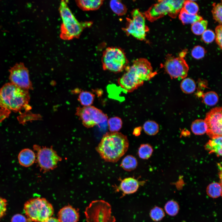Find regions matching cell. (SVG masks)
<instances>
[{
	"label": "cell",
	"mask_w": 222,
	"mask_h": 222,
	"mask_svg": "<svg viewBox=\"0 0 222 222\" xmlns=\"http://www.w3.org/2000/svg\"><path fill=\"white\" fill-rule=\"evenodd\" d=\"M212 16L214 19L221 25L222 22V3H214L212 10Z\"/></svg>",
	"instance_id": "836d02e7"
},
{
	"label": "cell",
	"mask_w": 222,
	"mask_h": 222,
	"mask_svg": "<svg viewBox=\"0 0 222 222\" xmlns=\"http://www.w3.org/2000/svg\"><path fill=\"white\" fill-rule=\"evenodd\" d=\"M110 204L102 200L92 201L84 212L87 222H115Z\"/></svg>",
	"instance_id": "ba28073f"
},
{
	"label": "cell",
	"mask_w": 222,
	"mask_h": 222,
	"mask_svg": "<svg viewBox=\"0 0 222 222\" xmlns=\"http://www.w3.org/2000/svg\"><path fill=\"white\" fill-rule=\"evenodd\" d=\"M27 218L23 215L17 214L14 215L11 220V222H27Z\"/></svg>",
	"instance_id": "ab89813d"
},
{
	"label": "cell",
	"mask_w": 222,
	"mask_h": 222,
	"mask_svg": "<svg viewBox=\"0 0 222 222\" xmlns=\"http://www.w3.org/2000/svg\"><path fill=\"white\" fill-rule=\"evenodd\" d=\"M143 129L145 132L149 135H154L158 132L159 127L158 124L154 121L148 120L143 124Z\"/></svg>",
	"instance_id": "83f0119b"
},
{
	"label": "cell",
	"mask_w": 222,
	"mask_h": 222,
	"mask_svg": "<svg viewBox=\"0 0 222 222\" xmlns=\"http://www.w3.org/2000/svg\"><path fill=\"white\" fill-rule=\"evenodd\" d=\"M131 18H127L126 26L122 30L128 36L131 35L140 41L146 39L149 31L146 24V18L143 13L137 9L131 13Z\"/></svg>",
	"instance_id": "9c48e42d"
},
{
	"label": "cell",
	"mask_w": 222,
	"mask_h": 222,
	"mask_svg": "<svg viewBox=\"0 0 222 222\" xmlns=\"http://www.w3.org/2000/svg\"><path fill=\"white\" fill-rule=\"evenodd\" d=\"M208 24V21L203 19L192 24L191 31L195 35H202L207 30Z\"/></svg>",
	"instance_id": "4316f807"
},
{
	"label": "cell",
	"mask_w": 222,
	"mask_h": 222,
	"mask_svg": "<svg viewBox=\"0 0 222 222\" xmlns=\"http://www.w3.org/2000/svg\"><path fill=\"white\" fill-rule=\"evenodd\" d=\"M59 10L62 19L60 37L63 39L69 40L79 37L84 28L92 24L91 22H79L65 1H61Z\"/></svg>",
	"instance_id": "277c9868"
},
{
	"label": "cell",
	"mask_w": 222,
	"mask_h": 222,
	"mask_svg": "<svg viewBox=\"0 0 222 222\" xmlns=\"http://www.w3.org/2000/svg\"><path fill=\"white\" fill-rule=\"evenodd\" d=\"M215 39L217 43L221 49L222 47V26H218L215 29Z\"/></svg>",
	"instance_id": "74e56055"
},
{
	"label": "cell",
	"mask_w": 222,
	"mask_h": 222,
	"mask_svg": "<svg viewBox=\"0 0 222 222\" xmlns=\"http://www.w3.org/2000/svg\"><path fill=\"white\" fill-rule=\"evenodd\" d=\"M102 0H81L76 1L77 4L82 9L84 10H95L98 9L103 4Z\"/></svg>",
	"instance_id": "d6986e66"
},
{
	"label": "cell",
	"mask_w": 222,
	"mask_h": 222,
	"mask_svg": "<svg viewBox=\"0 0 222 222\" xmlns=\"http://www.w3.org/2000/svg\"><path fill=\"white\" fill-rule=\"evenodd\" d=\"M185 0H159L143 13L146 18L154 22L166 15L175 18L183 8Z\"/></svg>",
	"instance_id": "8992f818"
},
{
	"label": "cell",
	"mask_w": 222,
	"mask_h": 222,
	"mask_svg": "<svg viewBox=\"0 0 222 222\" xmlns=\"http://www.w3.org/2000/svg\"><path fill=\"white\" fill-rule=\"evenodd\" d=\"M145 182L139 181L133 177H127L121 180L118 186H113L115 192H121V198L126 195L134 194L137 191L140 186L143 185Z\"/></svg>",
	"instance_id": "9a60e30c"
},
{
	"label": "cell",
	"mask_w": 222,
	"mask_h": 222,
	"mask_svg": "<svg viewBox=\"0 0 222 222\" xmlns=\"http://www.w3.org/2000/svg\"><path fill=\"white\" fill-rule=\"evenodd\" d=\"M10 72L11 83L24 89H33L28 71L23 63L15 64L10 69Z\"/></svg>",
	"instance_id": "5bb4252c"
},
{
	"label": "cell",
	"mask_w": 222,
	"mask_h": 222,
	"mask_svg": "<svg viewBox=\"0 0 222 222\" xmlns=\"http://www.w3.org/2000/svg\"><path fill=\"white\" fill-rule=\"evenodd\" d=\"M164 208L166 213L168 215L174 216L178 213L179 207L176 202L171 200L169 201L166 204Z\"/></svg>",
	"instance_id": "d6a6232c"
},
{
	"label": "cell",
	"mask_w": 222,
	"mask_h": 222,
	"mask_svg": "<svg viewBox=\"0 0 222 222\" xmlns=\"http://www.w3.org/2000/svg\"><path fill=\"white\" fill-rule=\"evenodd\" d=\"M125 72L119 78V86L128 92H131L142 86L145 81L150 80L156 74L153 72L150 62L141 58L134 60L131 66H128Z\"/></svg>",
	"instance_id": "6da1fadb"
},
{
	"label": "cell",
	"mask_w": 222,
	"mask_h": 222,
	"mask_svg": "<svg viewBox=\"0 0 222 222\" xmlns=\"http://www.w3.org/2000/svg\"><path fill=\"white\" fill-rule=\"evenodd\" d=\"M138 166L136 158L132 155H127L122 160L121 167L126 171H130L135 169Z\"/></svg>",
	"instance_id": "44dd1931"
},
{
	"label": "cell",
	"mask_w": 222,
	"mask_h": 222,
	"mask_svg": "<svg viewBox=\"0 0 222 222\" xmlns=\"http://www.w3.org/2000/svg\"><path fill=\"white\" fill-rule=\"evenodd\" d=\"M150 215L151 218L155 221L161 220L165 216V213L163 209L157 206L151 209Z\"/></svg>",
	"instance_id": "e575fe53"
},
{
	"label": "cell",
	"mask_w": 222,
	"mask_h": 222,
	"mask_svg": "<svg viewBox=\"0 0 222 222\" xmlns=\"http://www.w3.org/2000/svg\"><path fill=\"white\" fill-rule=\"evenodd\" d=\"M7 206L6 200L0 197V218L5 214L7 209Z\"/></svg>",
	"instance_id": "f35d334b"
},
{
	"label": "cell",
	"mask_w": 222,
	"mask_h": 222,
	"mask_svg": "<svg viewBox=\"0 0 222 222\" xmlns=\"http://www.w3.org/2000/svg\"><path fill=\"white\" fill-rule=\"evenodd\" d=\"M76 114L83 125L87 128L103 123L108 118L107 115L102 111L91 105L77 107Z\"/></svg>",
	"instance_id": "8fae6325"
},
{
	"label": "cell",
	"mask_w": 222,
	"mask_h": 222,
	"mask_svg": "<svg viewBox=\"0 0 222 222\" xmlns=\"http://www.w3.org/2000/svg\"><path fill=\"white\" fill-rule=\"evenodd\" d=\"M129 142L127 137L118 132L104 134L96 150L106 162H116L126 152Z\"/></svg>",
	"instance_id": "3957f363"
},
{
	"label": "cell",
	"mask_w": 222,
	"mask_h": 222,
	"mask_svg": "<svg viewBox=\"0 0 222 222\" xmlns=\"http://www.w3.org/2000/svg\"><path fill=\"white\" fill-rule=\"evenodd\" d=\"M215 39V33L210 29H207L202 35V40L206 43H212Z\"/></svg>",
	"instance_id": "8d00e7d4"
},
{
	"label": "cell",
	"mask_w": 222,
	"mask_h": 222,
	"mask_svg": "<svg viewBox=\"0 0 222 222\" xmlns=\"http://www.w3.org/2000/svg\"><path fill=\"white\" fill-rule=\"evenodd\" d=\"M109 6L112 11L118 16L123 15L126 13L127 8L121 1L111 0L109 2Z\"/></svg>",
	"instance_id": "603a6c76"
},
{
	"label": "cell",
	"mask_w": 222,
	"mask_h": 222,
	"mask_svg": "<svg viewBox=\"0 0 222 222\" xmlns=\"http://www.w3.org/2000/svg\"><path fill=\"white\" fill-rule=\"evenodd\" d=\"M222 136L212 138L205 145V150L210 153H215L218 156L222 155Z\"/></svg>",
	"instance_id": "ac0fdd59"
},
{
	"label": "cell",
	"mask_w": 222,
	"mask_h": 222,
	"mask_svg": "<svg viewBox=\"0 0 222 222\" xmlns=\"http://www.w3.org/2000/svg\"><path fill=\"white\" fill-rule=\"evenodd\" d=\"M222 108H213L206 114L204 120L207 127L206 132L211 138L222 136Z\"/></svg>",
	"instance_id": "4fadbf2b"
},
{
	"label": "cell",
	"mask_w": 222,
	"mask_h": 222,
	"mask_svg": "<svg viewBox=\"0 0 222 222\" xmlns=\"http://www.w3.org/2000/svg\"><path fill=\"white\" fill-rule=\"evenodd\" d=\"M179 18L184 24H191L203 19L202 17L197 14H189L183 8L179 13Z\"/></svg>",
	"instance_id": "ffe728a7"
},
{
	"label": "cell",
	"mask_w": 222,
	"mask_h": 222,
	"mask_svg": "<svg viewBox=\"0 0 222 222\" xmlns=\"http://www.w3.org/2000/svg\"><path fill=\"white\" fill-rule=\"evenodd\" d=\"M191 129L192 132L195 134L201 135L206 132L207 127L204 120L198 119L193 122Z\"/></svg>",
	"instance_id": "7402d4cb"
},
{
	"label": "cell",
	"mask_w": 222,
	"mask_h": 222,
	"mask_svg": "<svg viewBox=\"0 0 222 222\" xmlns=\"http://www.w3.org/2000/svg\"><path fill=\"white\" fill-rule=\"evenodd\" d=\"M203 100L206 105L212 106L218 102L219 97L217 93L214 91H209L202 94Z\"/></svg>",
	"instance_id": "f546056e"
},
{
	"label": "cell",
	"mask_w": 222,
	"mask_h": 222,
	"mask_svg": "<svg viewBox=\"0 0 222 222\" xmlns=\"http://www.w3.org/2000/svg\"><path fill=\"white\" fill-rule=\"evenodd\" d=\"M208 195L212 198H217L221 195V184L217 182L209 184L207 188Z\"/></svg>",
	"instance_id": "484cf974"
},
{
	"label": "cell",
	"mask_w": 222,
	"mask_h": 222,
	"mask_svg": "<svg viewBox=\"0 0 222 222\" xmlns=\"http://www.w3.org/2000/svg\"><path fill=\"white\" fill-rule=\"evenodd\" d=\"M205 53L206 51L204 47L200 46H196L192 49L191 54L194 58L200 59L204 57Z\"/></svg>",
	"instance_id": "d590c367"
},
{
	"label": "cell",
	"mask_w": 222,
	"mask_h": 222,
	"mask_svg": "<svg viewBox=\"0 0 222 222\" xmlns=\"http://www.w3.org/2000/svg\"><path fill=\"white\" fill-rule=\"evenodd\" d=\"M163 67L172 79L186 78L189 69L187 64L183 57H175L170 54L166 56Z\"/></svg>",
	"instance_id": "7c38bea8"
},
{
	"label": "cell",
	"mask_w": 222,
	"mask_h": 222,
	"mask_svg": "<svg viewBox=\"0 0 222 222\" xmlns=\"http://www.w3.org/2000/svg\"><path fill=\"white\" fill-rule=\"evenodd\" d=\"M42 222H60L58 219L50 217Z\"/></svg>",
	"instance_id": "b9f144b4"
},
{
	"label": "cell",
	"mask_w": 222,
	"mask_h": 222,
	"mask_svg": "<svg viewBox=\"0 0 222 222\" xmlns=\"http://www.w3.org/2000/svg\"><path fill=\"white\" fill-rule=\"evenodd\" d=\"M24 211L28 222H42L51 217L54 211L52 205L45 198H36L24 204Z\"/></svg>",
	"instance_id": "5b68a950"
},
{
	"label": "cell",
	"mask_w": 222,
	"mask_h": 222,
	"mask_svg": "<svg viewBox=\"0 0 222 222\" xmlns=\"http://www.w3.org/2000/svg\"><path fill=\"white\" fill-rule=\"evenodd\" d=\"M29 100L28 90L11 83L5 84L0 89V120L11 111L18 112L23 109L28 105Z\"/></svg>",
	"instance_id": "7a4b0ae2"
},
{
	"label": "cell",
	"mask_w": 222,
	"mask_h": 222,
	"mask_svg": "<svg viewBox=\"0 0 222 222\" xmlns=\"http://www.w3.org/2000/svg\"><path fill=\"white\" fill-rule=\"evenodd\" d=\"M58 216L60 222H77L79 218L77 211L69 205L60 209Z\"/></svg>",
	"instance_id": "2e32d148"
},
{
	"label": "cell",
	"mask_w": 222,
	"mask_h": 222,
	"mask_svg": "<svg viewBox=\"0 0 222 222\" xmlns=\"http://www.w3.org/2000/svg\"><path fill=\"white\" fill-rule=\"evenodd\" d=\"M103 69L114 73L125 70L128 61L124 50L117 47H109L103 52L101 58Z\"/></svg>",
	"instance_id": "52a82bcc"
},
{
	"label": "cell",
	"mask_w": 222,
	"mask_h": 222,
	"mask_svg": "<svg viewBox=\"0 0 222 222\" xmlns=\"http://www.w3.org/2000/svg\"><path fill=\"white\" fill-rule=\"evenodd\" d=\"M182 8L188 13L192 14H197L199 10L198 4L191 0H185Z\"/></svg>",
	"instance_id": "1f68e13d"
},
{
	"label": "cell",
	"mask_w": 222,
	"mask_h": 222,
	"mask_svg": "<svg viewBox=\"0 0 222 222\" xmlns=\"http://www.w3.org/2000/svg\"><path fill=\"white\" fill-rule=\"evenodd\" d=\"M95 97V95L90 92L82 91L79 94L78 100L83 106H91L93 103Z\"/></svg>",
	"instance_id": "cb8c5ba5"
},
{
	"label": "cell",
	"mask_w": 222,
	"mask_h": 222,
	"mask_svg": "<svg viewBox=\"0 0 222 222\" xmlns=\"http://www.w3.org/2000/svg\"><path fill=\"white\" fill-rule=\"evenodd\" d=\"M34 148L37 152L38 164L41 170L44 172L55 169L62 160L52 146L41 147L35 145Z\"/></svg>",
	"instance_id": "30bf717a"
},
{
	"label": "cell",
	"mask_w": 222,
	"mask_h": 222,
	"mask_svg": "<svg viewBox=\"0 0 222 222\" xmlns=\"http://www.w3.org/2000/svg\"><path fill=\"white\" fill-rule=\"evenodd\" d=\"M196 84L195 81L189 78H185L180 84V88L182 91L186 94H191L195 90Z\"/></svg>",
	"instance_id": "d4e9b609"
},
{
	"label": "cell",
	"mask_w": 222,
	"mask_h": 222,
	"mask_svg": "<svg viewBox=\"0 0 222 222\" xmlns=\"http://www.w3.org/2000/svg\"><path fill=\"white\" fill-rule=\"evenodd\" d=\"M153 150L149 144H143L140 145L138 150L139 157L143 159H147L151 156Z\"/></svg>",
	"instance_id": "f1b7e54d"
},
{
	"label": "cell",
	"mask_w": 222,
	"mask_h": 222,
	"mask_svg": "<svg viewBox=\"0 0 222 222\" xmlns=\"http://www.w3.org/2000/svg\"><path fill=\"white\" fill-rule=\"evenodd\" d=\"M142 131V127H138L135 128L133 131V134L136 136H138L140 135Z\"/></svg>",
	"instance_id": "60d3db41"
},
{
	"label": "cell",
	"mask_w": 222,
	"mask_h": 222,
	"mask_svg": "<svg viewBox=\"0 0 222 222\" xmlns=\"http://www.w3.org/2000/svg\"><path fill=\"white\" fill-rule=\"evenodd\" d=\"M36 158L34 152L29 149H25L20 151L18 156L20 164L23 166L28 167L35 162Z\"/></svg>",
	"instance_id": "e0dca14e"
},
{
	"label": "cell",
	"mask_w": 222,
	"mask_h": 222,
	"mask_svg": "<svg viewBox=\"0 0 222 222\" xmlns=\"http://www.w3.org/2000/svg\"><path fill=\"white\" fill-rule=\"evenodd\" d=\"M109 129L110 132H118L121 128L122 122L121 119L118 117L109 118L107 121Z\"/></svg>",
	"instance_id": "4dcf8cb0"
}]
</instances>
